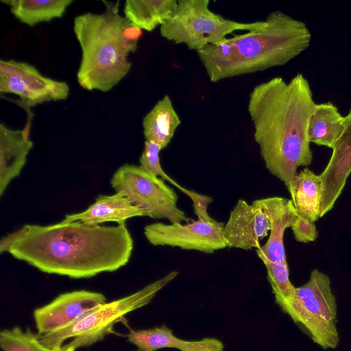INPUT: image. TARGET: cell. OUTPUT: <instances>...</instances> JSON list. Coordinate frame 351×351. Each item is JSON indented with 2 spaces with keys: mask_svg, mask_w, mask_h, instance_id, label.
<instances>
[{
  "mask_svg": "<svg viewBox=\"0 0 351 351\" xmlns=\"http://www.w3.org/2000/svg\"><path fill=\"white\" fill-rule=\"evenodd\" d=\"M269 219L270 234L264 245L256 249L257 255H262L271 262H287L284 246V234L291 228L298 213L291 199L281 197H269L253 201Z\"/></svg>",
  "mask_w": 351,
  "mask_h": 351,
  "instance_id": "cell-14",
  "label": "cell"
},
{
  "mask_svg": "<svg viewBox=\"0 0 351 351\" xmlns=\"http://www.w3.org/2000/svg\"><path fill=\"white\" fill-rule=\"evenodd\" d=\"M115 193H120L142 211L145 217L165 219L171 223L191 220L178 206L176 191L158 177L140 166L125 164L117 169L110 180Z\"/></svg>",
  "mask_w": 351,
  "mask_h": 351,
  "instance_id": "cell-8",
  "label": "cell"
},
{
  "mask_svg": "<svg viewBox=\"0 0 351 351\" xmlns=\"http://www.w3.org/2000/svg\"><path fill=\"white\" fill-rule=\"evenodd\" d=\"M281 309L322 348H337V306L326 274L313 270L307 282L295 288L293 298Z\"/></svg>",
  "mask_w": 351,
  "mask_h": 351,
  "instance_id": "cell-6",
  "label": "cell"
},
{
  "mask_svg": "<svg viewBox=\"0 0 351 351\" xmlns=\"http://www.w3.org/2000/svg\"><path fill=\"white\" fill-rule=\"evenodd\" d=\"M332 149L326 167L319 175L322 182L319 217L333 208L351 173V109L344 117L342 133Z\"/></svg>",
  "mask_w": 351,
  "mask_h": 351,
  "instance_id": "cell-13",
  "label": "cell"
},
{
  "mask_svg": "<svg viewBox=\"0 0 351 351\" xmlns=\"http://www.w3.org/2000/svg\"><path fill=\"white\" fill-rule=\"evenodd\" d=\"M315 104L302 73L289 82L273 77L254 86L249 95L247 111L261 157L287 190L298 168L313 160L308 127Z\"/></svg>",
  "mask_w": 351,
  "mask_h": 351,
  "instance_id": "cell-2",
  "label": "cell"
},
{
  "mask_svg": "<svg viewBox=\"0 0 351 351\" xmlns=\"http://www.w3.org/2000/svg\"><path fill=\"white\" fill-rule=\"evenodd\" d=\"M145 217L137 207L120 193L99 195L93 204L85 210L66 215L61 222L81 221L90 225H101L106 222L125 223L130 218Z\"/></svg>",
  "mask_w": 351,
  "mask_h": 351,
  "instance_id": "cell-17",
  "label": "cell"
},
{
  "mask_svg": "<svg viewBox=\"0 0 351 351\" xmlns=\"http://www.w3.org/2000/svg\"><path fill=\"white\" fill-rule=\"evenodd\" d=\"M38 334L34 333L29 328L25 330L15 326L4 329L0 332V347L3 351H75L69 343L56 348L43 345Z\"/></svg>",
  "mask_w": 351,
  "mask_h": 351,
  "instance_id": "cell-23",
  "label": "cell"
},
{
  "mask_svg": "<svg viewBox=\"0 0 351 351\" xmlns=\"http://www.w3.org/2000/svg\"><path fill=\"white\" fill-rule=\"evenodd\" d=\"M30 124L23 130H12L0 124V196L13 179L19 176L34 146L29 138Z\"/></svg>",
  "mask_w": 351,
  "mask_h": 351,
  "instance_id": "cell-15",
  "label": "cell"
},
{
  "mask_svg": "<svg viewBox=\"0 0 351 351\" xmlns=\"http://www.w3.org/2000/svg\"><path fill=\"white\" fill-rule=\"evenodd\" d=\"M291 228L298 242L306 243L314 241L318 237L315 223L299 215Z\"/></svg>",
  "mask_w": 351,
  "mask_h": 351,
  "instance_id": "cell-26",
  "label": "cell"
},
{
  "mask_svg": "<svg viewBox=\"0 0 351 351\" xmlns=\"http://www.w3.org/2000/svg\"><path fill=\"white\" fill-rule=\"evenodd\" d=\"M269 231L270 223L261 208L254 202L250 204L239 199L224 226L223 236L227 247L249 250L260 247Z\"/></svg>",
  "mask_w": 351,
  "mask_h": 351,
  "instance_id": "cell-12",
  "label": "cell"
},
{
  "mask_svg": "<svg viewBox=\"0 0 351 351\" xmlns=\"http://www.w3.org/2000/svg\"><path fill=\"white\" fill-rule=\"evenodd\" d=\"M178 275V271H172L129 295L106 302L84 314L72 324L40 336V341L49 348H56L72 338L69 343L76 349L90 346L102 340L125 315L149 304Z\"/></svg>",
  "mask_w": 351,
  "mask_h": 351,
  "instance_id": "cell-5",
  "label": "cell"
},
{
  "mask_svg": "<svg viewBox=\"0 0 351 351\" xmlns=\"http://www.w3.org/2000/svg\"><path fill=\"white\" fill-rule=\"evenodd\" d=\"M104 3L101 14L76 16L73 32L82 50L78 84L88 90L108 92L130 72L128 56L136 51L143 29L119 14V1Z\"/></svg>",
  "mask_w": 351,
  "mask_h": 351,
  "instance_id": "cell-4",
  "label": "cell"
},
{
  "mask_svg": "<svg viewBox=\"0 0 351 351\" xmlns=\"http://www.w3.org/2000/svg\"><path fill=\"white\" fill-rule=\"evenodd\" d=\"M343 119L332 102L316 104L308 122L310 143L332 149L342 133Z\"/></svg>",
  "mask_w": 351,
  "mask_h": 351,
  "instance_id": "cell-21",
  "label": "cell"
},
{
  "mask_svg": "<svg viewBox=\"0 0 351 351\" xmlns=\"http://www.w3.org/2000/svg\"><path fill=\"white\" fill-rule=\"evenodd\" d=\"M177 5L178 0H127L123 14L134 25L151 32L169 20Z\"/></svg>",
  "mask_w": 351,
  "mask_h": 351,
  "instance_id": "cell-20",
  "label": "cell"
},
{
  "mask_svg": "<svg viewBox=\"0 0 351 351\" xmlns=\"http://www.w3.org/2000/svg\"><path fill=\"white\" fill-rule=\"evenodd\" d=\"M162 149L158 144L145 141L143 151L139 158V166L148 173L159 176L163 180L169 182L190 197L193 191L182 186L163 170L160 162V152Z\"/></svg>",
  "mask_w": 351,
  "mask_h": 351,
  "instance_id": "cell-25",
  "label": "cell"
},
{
  "mask_svg": "<svg viewBox=\"0 0 351 351\" xmlns=\"http://www.w3.org/2000/svg\"><path fill=\"white\" fill-rule=\"evenodd\" d=\"M70 88L65 82L43 75L32 64L14 60L0 61V92L17 95L27 106L66 99Z\"/></svg>",
  "mask_w": 351,
  "mask_h": 351,
  "instance_id": "cell-9",
  "label": "cell"
},
{
  "mask_svg": "<svg viewBox=\"0 0 351 351\" xmlns=\"http://www.w3.org/2000/svg\"><path fill=\"white\" fill-rule=\"evenodd\" d=\"M261 27L197 51L212 82L283 66L309 45L306 24L280 10L271 12Z\"/></svg>",
  "mask_w": 351,
  "mask_h": 351,
  "instance_id": "cell-3",
  "label": "cell"
},
{
  "mask_svg": "<svg viewBox=\"0 0 351 351\" xmlns=\"http://www.w3.org/2000/svg\"><path fill=\"white\" fill-rule=\"evenodd\" d=\"M21 23L33 27L61 18L73 0H1Z\"/></svg>",
  "mask_w": 351,
  "mask_h": 351,
  "instance_id": "cell-22",
  "label": "cell"
},
{
  "mask_svg": "<svg viewBox=\"0 0 351 351\" xmlns=\"http://www.w3.org/2000/svg\"><path fill=\"white\" fill-rule=\"evenodd\" d=\"M258 256L266 267L275 302L282 308L293 298L296 288L290 281L287 262H271L262 255Z\"/></svg>",
  "mask_w": 351,
  "mask_h": 351,
  "instance_id": "cell-24",
  "label": "cell"
},
{
  "mask_svg": "<svg viewBox=\"0 0 351 351\" xmlns=\"http://www.w3.org/2000/svg\"><path fill=\"white\" fill-rule=\"evenodd\" d=\"M133 247L125 223L25 224L0 241L1 254L8 253L44 273L75 279L118 270L128 263Z\"/></svg>",
  "mask_w": 351,
  "mask_h": 351,
  "instance_id": "cell-1",
  "label": "cell"
},
{
  "mask_svg": "<svg viewBox=\"0 0 351 351\" xmlns=\"http://www.w3.org/2000/svg\"><path fill=\"white\" fill-rule=\"evenodd\" d=\"M127 338L137 347L138 351H156L165 348L180 351H223L224 349L223 342L216 338L206 337L195 341L178 338L165 325L143 330L130 329Z\"/></svg>",
  "mask_w": 351,
  "mask_h": 351,
  "instance_id": "cell-16",
  "label": "cell"
},
{
  "mask_svg": "<svg viewBox=\"0 0 351 351\" xmlns=\"http://www.w3.org/2000/svg\"><path fill=\"white\" fill-rule=\"evenodd\" d=\"M209 0H178L173 15L160 27L162 37L196 51L216 45L235 31H250L265 21L238 22L211 11Z\"/></svg>",
  "mask_w": 351,
  "mask_h": 351,
  "instance_id": "cell-7",
  "label": "cell"
},
{
  "mask_svg": "<svg viewBox=\"0 0 351 351\" xmlns=\"http://www.w3.org/2000/svg\"><path fill=\"white\" fill-rule=\"evenodd\" d=\"M106 301V296L99 292L78 290L62 293L34 310L38 334L43 336L65 327Z\"/></svg>",
  "mask_w": 351,
  "mask_h": 351,
  "instance_id": "cell-11",
  "label": "cell"
},
{
  "mask_svg": "<svg viewBox=\"0 0 351 351\" xmlns=\"http://www.w3.org/2000/svg\"><path fill=\"white\" fill-rule=\"evenodd\" d=\"M192 200L194 212L198 218L213 220L207 212L208 204L212 202L210 197L195 192L190 198Z\"/></svg>",
  "mask_w": 351,
  "mask_h": 351,
  "instance_id": "cell-27",
  "label": "cell"
},
{
  "mask_svg": "<svg viewBox=\"0 0 351 351\" xmlns=\"http://www.w3.org/2000/svg\"><path fill=\"white\" fill-rule=\"evenodd\" d=\"M180 123L171 98L165 95L143 119L145 141L154 142L163 149L171 142Z\"/></svg>",
  "mask_w": 351,
  "mask_h": 351,
  "instance_id": "cell-18",
  "label": "cell"
},
{
  "mask_svg": "<svg viewBox=\"0 0 351 351\" xmlns=\"http://www.w3.org/2000/svg\"><path fill=\"white\" fill-rule=\"evenodd\" d=\"M288 191L299 215L313 223L318 220L322 197L319 176L306 167L295 176Z\"/></svg>",
  "mask_w": 351,
  "mask_h": 351,
  "instance_id": "cell-19",
  "label": "cell"
},
{
  "mask_svg": "<svg viewBox=\"0 0 351 351\" xmlns=\"http://www.w3.org/2000/svg\"><path fill=\"white\" fill-rule=\"evenodd\" d=\"M225 224L198 218L191 223H154L144 228L147 240L154 246L178 247L206 254L227 247L223 236Z\"/></svg>",
  "mask_w": 351,
  "mask_h": 351,
  "instance_id": "cell-10",
  "label": "cell"
}]
</instances>
